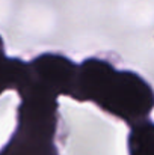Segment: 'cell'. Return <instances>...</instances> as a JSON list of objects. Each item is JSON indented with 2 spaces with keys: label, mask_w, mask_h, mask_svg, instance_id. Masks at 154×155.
I'll return each instance as SVG.
<instances>
[{
  "label": "cell",
  "mask_w": 154,
  "mask_h": 155,
  "mask_svg": "<svg viewBox=\"0 0 154 155\" xmlns=\"http://www.w3.org/2000/svg\"><path fill=\"white\" fill-rule=\"evenodd\" d=\"M130 155H154V122L144 119L138 122L128 136Z\"/></svg>",
  "instance_id": "6da1fadb"
}]
</instances>
